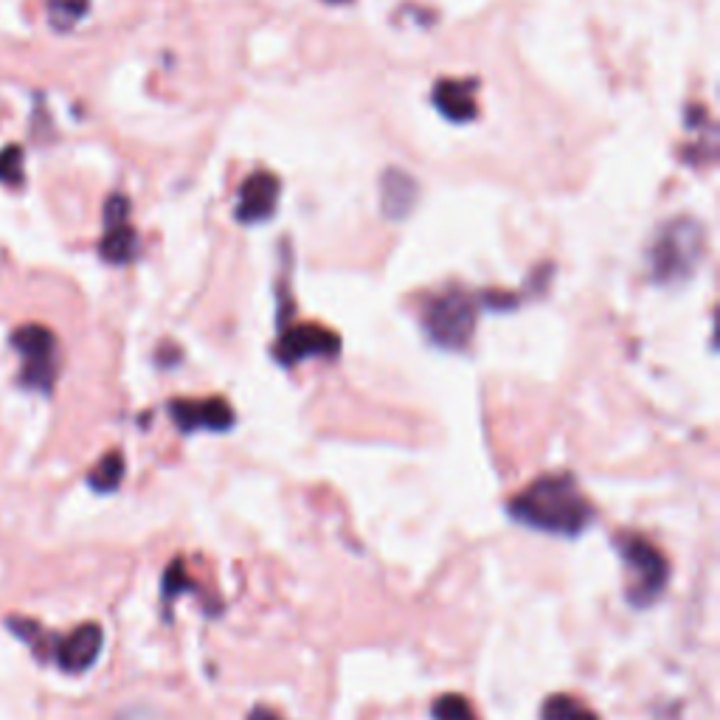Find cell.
I'll return each mask as SVG.
<instances>
[{
  "mask_svg": "<svg viewBox=\"0 0 720 720\" xmlns=\"http://www.w3.org/2000/svg\"><path fill=\"white\" fill-rule=\"evenodd\" d=\"M510 515L532 529L574 538L591 524L594 507L571 473H549L512 498Z\"/></svg>",
  "mask_w": 720,
  "mask_h": 720,
  "instance_id": "6da1fadb",
  "label": "cell"
},
{
  "mask_svg": "<svg viewBox=\"0 0 720 720\" xmlns=\"http://www.w3.org/2000/svg\"><path fill=\"white\" fill-rule=\"evenodd\" d=\"M706 248L704 225L692 217H675L661 225L656 240L647 251L650 279L656 285H684L701 265Z\"/></svg>",
  "mask_w": 720,
  "mask_h": 720,
  "instance_id": "7a4b0ae2",
  "label": "cell"
},
{
  "mask_svg": "<svg viewBox=\"0 0 720 720\" xmlns=\"http://www.w3.org/2000/svg\"><path fill=\"white\" fill-rule=\"evenodd\" d=\"M479 299L462 287H450L425 304V332L442 349H465L476 330Z\"/></svg>",
  "mask_w": 720,
  "mask_h": 720,
  "instance_id": "3957f363",
  "label": "cell"
},
{
  "mask_svg": "<svg viewBox=\"0 0 720 720\" xmlns=\"http://www.w3.org/2000/svg\"><path fill=\"white\" fill-rule=\"evenodd\" d=\"M12 346L23 360L20 383L31 391L51 394L60 375V341L45 324H23L12 332Z\"/></svg>",
  "mask_w": 720,
  "mask_h": 720,
  "instance_id": "277c9868",
  "label": "cell"
},
{
  "mask_svg": "<svg viewBox=\"0 0 720 720\" xmlns=\"http://www.w3.org/2000/svg\"><path fill=\"white\" fill-rule=\"evenodd\" d=\"M616 549L625 560L628 571H633V583L628 588V602L636 608H645L664 591V585L670 580V563L661 555L659 549L645 540L642 535H619Z\"/></svg>",
  "mask_w": 720,
  "mask_h": 720,
  "instance_id": "5b68a950",
  "label": "cell"
},
{
  "mask_svg": "<svg viewBox=\"0 0 720 720\" xmlns=\"http://www.w3.org/2000/svg\"><path fill=\"white\" fill-rule=\"evenodd\" d=\"M341 352V338L321 324L287 327L273 346V358L282 366H299L310 358H335Z\"/></svg>",
  "mask_w": 720,
  "mask_h": 720,
  "instance_id": "8992f818",
  "label": "cell"
},
{
  "mask_svg": "<svg viewBox=\"0 0 720 720\" xmlns=\"http://www.w3.org/2000/svg\"><path fill=\"white\" fill-rule=\"evenodd\" d=\"M138 251V234L130 225V197L110 195L105 200V237L99 254L107 265H130Z\"/></svg>",
  "mask_w": 720,
  "mask_h": 720,
  "instance_id": "52a82bcc",
  "label": "cell"
},
{
  "mask_svg": "<svg viewBox=\"0 0 720 720\" xmlns=\"http://www.w3.org/2000/svg\"><path fill=\"white\" fill-rule=\"evenodd\" d=\"M102 645H105V630L102 625L96 622H85L74 628L68 636H57L54 642V650H51V659L57 661L62 673L79 675L90 670L99 653H102Z\"/></svg>",
  "mask_w": 720,
  "mask_h": 720,
  "instance_id": "ba28073f",
  "label": "cell"
},
{
  "mask_svg": "<svg viewBox=\"0 0 720 720\" xmlns=\"http://www.w3.org/2000/svg\"><path fill=\"white\" fill-rule=\"evenodd\" d=\"M169 417L183 434L192 431H228L234 425V408L223 397L209 400H172Z\"/></svg>",
  "mask_w": 720,
  "mask_h": 720,
  "instance_id": "9c48e42d",
  "label": "cell"
},
{
  "mask_svg": "<svg viewBox=\"0 0 720 720\" xmlns=\"http://www.w3.org/2000/svg\"><path fill=\"white\" fill-rule=\"evenodd\" d=\"M282 195V183L273 172H254L251 178L242 183L240 203H237V220L245 225L265 223L273 217V211L279 206Z\"/></svg>",
  "mask_w": 720,
  "mask_h": 720,
  "instance_id": "30bf717a",
  "label": "cell"
},
{
  "mask_svg": "<svg viewBox=\"0 0 720 720\" xmlns=\"http://www.w3.org/2000/svg\"><path fill=\"white\" fill-rule=\"evenodd\" d=\"M476 79H439L434 88V107L453 124H467L479 116Z\"/></svg>",
  "mask_w": 720,
  "mask_h": 720,
  "instance_id": "8fae6325",
  "label": "cell"
},
{
  "mask_svg": "<svg viewBox=\"0 0 720 720\" xmlns=\"http://www.w3.org/2000/svg\"><path fill=\"white\" fill-rule=\"evenodd\" d=\"M420 203V183L403 169H386L380 175V211L386 220H405Z\"/></svg>",
  "mask_w": 720,
  "mask_h": 720,
  "instance_id": "7c38bea8",
  "label": "cell"
},
{
  "mask_svg": "<svg viewBox=\"0 0 720 720\" xmlns=\"http://www.w3.org/2000/svg\"><path fill=\"white\" fill-rule=\"evenodd\" d=\"M124 470H127L124 456H121L119 450H110L88 473V484L96 493H113V490H119V484L124 481Z\"/></svg>",
  "mask_w": 720,
  "mask_h": 720,
  "instance_id": "4fadbf2b",
  "label": "cell"
},
{
  "mask_svg": "<svg viewBox=\"0 0 720 720\" xmlns=\"http://www.w3.org/2000/svg\"><path fill=\"white\" fill-rule=\"evenodd\" d=\"M6 625H9V630L15 633L17 639H23V642H26V645H29L31 650L40 656V659L51 656L57 636H48L40 622H34V619H23V616H12V619H6Z\"/></svg>",
  "mask_w": 720,
  "mask_h": 720,
  "instance_id": "5bb4252c",
  "label": "cell"
},
{
  "mask_svg": "<svg viewBox=\"0 0 720 720\" xmlns=\"http://www.w3.org/2000/svg\"><path fill=\"white\" fill-rule=\"evenodd\" d=\"M48 6V20L57 31H71L88 15L90 0H45Z\"/></svg>",
  "mask_w": 720,
  "mask_h": 720,
  "instance_id": "9a60e30c",
  "label": "cell"
},
{
  "mask_svg": "<svg viewBox=\"0 0 720 720\" xmlns=\"http://www.w3.org/2000/svg\"><path fill=\"white\" fill-rule=\"evenodd\" d=\"M26 180V155H23V147L20 144H6L0 150V183L3 186H12V189H20Z\"/></svg>",
  "mask_w": 720,
  "mask_h": 720,
  "instance_id": "2e32d148",
  "label": "cell"
},
{
  "mask_svg": "<svg viewBox=\"0 0 720 720\" xmlns=\"http://www.w3.org/2000/svg\"><path fill=\"white\" fill-rule=\"evenodd\" d=\"M436 720H476L473 706L467 704L462 695H442L434 704Z\"/></svg>",
  "mask_w": 720,
  "mask_h": 720,
  "instance_id": "e0dca14e",
  "label": "cell"
},
{
  "mask_svg": "<svg viewBox=\"0 0 720 720\" xmlns=\"http://www.w3.org/2000/svg\"><path fill=\"white\" fill-rule=\"evenodd\" d=\"M192 577H189V571H186V563L183 560H175L164 574V597L166 600H172V597H178L183 591H192Z\"/></svg>",
  "mask_w": 720,
  "mask_h": 720,
  "instance_id": "ac0fdd59",
  "label": "cell"
},
{
  "mask_svg": "<svg viewBox=\"0 0 720 720\" xmlns=\"http://www.w3.org/2000/svg\"><path fill=\"white\" fill-rule=\"evenodd\" d=\"M574 712H577V701L571 695H552L540 709V720H571Z\"/></svg>",
  "mask_w": 720,
  "mask_h": 720,
  "instance_id": "d6986e66",
  "label": "cell"
},
{
  "mask_svg": "<svg viewBox=\"0 0 720 720\" xmlns=\"http://www.w3.org/2000/svg\"><path fill=\"white\" fill-rule=\"evenodd\" d=\"M248 720H282L276 712H270V709H265V706H256L254 712L248 715Z\"/></svg>",
  "mask_w": 720,
  "mask_h": 720,
  "instance_id": "ffe728a7",
  "label": "cell"
},
{
  "mask_svg": "<svg viewBox=\"0 0 720 720\" xmlns=\"http://www.w3.org/2000/svg\"><path fill=\"white\" fill-rule=\"evenodd\" d=\"M571 720H600L591 709H583V706H577V712L571 715Z\"/></svg>",
  "mask_w": 720,
  "mask_h": 720,
  "instance_id": "44dd1931",
  "label": "cell"
},
{
  "mask_svg": "<svg viewBox=\"0 0 720 720\" xmlns=\"http://www.w3.org/2000/svg\"><path fill=\"white\" fill-rule=\"evenodd\" d=\"M330 3H349V0H330Z\"/></svg>",
  "mask_w": 720,
  "mask_h": 720,
  "instance_id": "7402d4cb",
  "label": "cell"
}]
</instances>
